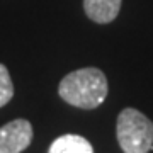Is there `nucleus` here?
I'll return each mask as SVG.
<instances>
[{
	"label": "nucleus",
	"mask_w": 153,
	"mask_h": 153,
	"mask_svg": "<svg viewBox=\"0 0 153 153\" xmlns=\"http://www.w3.org/2000/svg\"><path fill=\"white\" fill-rule=\"evenodd\" d=\"M107 78L104 71L87 66L70 71L61 78L58 85V94L66 104L78 109H95L107 97Z\"/></svg>",
	"instance_id": "1"
},
{
	"label": "nucleus",
	"mask_w": 153,
	"mask_h": 153,
	"mask_svg": "<svg viewBox=\"0 0 153 153\" xmlns=\"http://www.w3.org/2000/svg\"><path fill=\"white\" fill-rule=\"evenodd\" d=\"M116 136L124 153H148L153 150V121L134 107L119 112Z\"/></svg>",
	"instance_id": "2"
},
{
	"label": "nucleus",
	"mask_w": 153,
	"mask_h": 153,
	"mask_svg": "<svg viewBox=\"0 0 153 153\" xmlns=\"http://www.w3.org/2000/svg\"><path fill=\"white\" fill-rule=\"evenodd\" d=\"M33 141V126L27 119H14L0 128V153H22Z\"/></svg>",
	"instance_id": "3"
},
{
	"label": "nucleus",
	"mask_w": 153,
	"mask_h": 153,
	"mask_svg": "<svg viewBox=\"0 0 153 153\" xmlns=\"http://www.w3.org/2000/svg\"><path fill=\"white\" fill-rule=\"evenodd\" d=\"M123 0H83V10L90 21L109 24L117 17Z\"/></svg>",
	"instance_id": "4"
},
{
	"label": "nucleus",
	"mask_w": 153,
	"mask_h": 153,
	"mask_svg": "<svg viewBox=\"0 0 153 153\" xmlns=\"http://www.w3.org/2000/svg\"><path fill=\"white\" fill-rule=\"evenodd\" d=\"M48 153H94V148L80 134H63L51 143Z\"/></svg>",
	"instance_id": "5"
},
{
	"label": "nucleus",
	"mask_w": 153,
	"mask_h": 153,
	"mask_svg": "<svg viewBox=\"0 0 153 153\" xmlns=\"http://www.w3.org/2000/svg\"><path fill=\"white\" fill-rule=\"evenodd\" d=\"M12 97H14V83H12L10 73L5 65L0 63V107L9 104Z\"/></svg>",
	"instance_id": "6"
}]
</instances>
